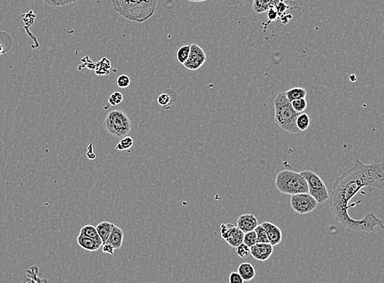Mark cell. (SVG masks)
Masks as SVG:
<instances>
[{
	"mask_svg": "<svg viewBox=\"0 0 384 283\" xmlns=\"http://www.w3.org/2000/svg\"><path fill=\"white\" fill-rule=\"evenodd\" d=\"M9 50H10V49H9V48L5 45V42L0 40V55L5 54V53H8Z\"/></svg>",
	"mask_w": 384,
	"mask_h": 283,
	"instance_id": "obj_35",
	"label": "cell"
},
{
	"mask_svg": "<svg viewBox=\"0 0 384 283\" xmlns=\"http://www.w3.org/2000/svg\"><path fill=\"white\" fill-rule=\"evenodd\" d=\"M384 188V165L382 160L365 165L357 160L350 169L336 179L330 198V210L337 222L350 230L372 233L375 227L383 229V222L373 213L360 220L350 217L348 209L354 207L350 201L361 189L367 188L371 192Z\"/></svg>",
	"mask_w": 384,
	"mask_h": 283,
	"instance_id": "obj_1",
	"label": "cell"
},
{
	"mask_svg": "<svg viewBox=\"0 0 384 283\" xmlns=\"http://www.w3.org/2000/svg\"><path fill=\"white\" fill-rule=\"evenodd\" d=\"M114 225L115 224H112V223L108 222V221H104V222L100 223V224H98L97 226L95 227L96 229H97L98 234H99L102 241H103V245L108 240L110 233L112 232V228H113Z\"/></svg>",
	"mask_w": 384,
	"mask_h": 283,
	"instance_id": "obj_17",
	"label": "cell"
},
{
	"mask_svg": "<svg viewBox=\"0 0 384 283\" xmlns=\"http://www.w3.org/2000/svg\"><path fill=\"white\" fill-rule=\"evenodd\" d=\"M206 60L207 55L204 50L196 44H192L190 45L189 56L183 65L188 70H197L203 66Z\"/></svg>",
	"mask_w": 384,
	"mask_h": 283,
	"instance_id": "obj_9",
	"label": "cell"
},
{
	"mask_svg": "<svg viewBox=\"0 0 384 283\" xmlns=\"http://www.w3.org/2000/svg\"><path fill=\"white\" fill-rule=\"evenodd\" d=\"M220 235L230 246L236 248L243 243L244 233L234 224H222L220 225Z\"/></svg>",
	"mask_w": 384,
	"mask_h": 283,
	"instance_id": "obj_8",
	"label": "cell"
},
{
	"mask_svg": "<svg viewBox=\"0 0 384 283\" xmlns=\"http://www.w3.org/2000/svg\"><path fill=\"white\" fill-rule=\"evenodd\" d=\"M274 246L270 243H255V245L250 247V255L255 260L259 261H266L272 256Z\"/></svg>",
	"mask_w": 384,
	"mask_h": 283,
	"instance_id": "obj_10",
	"label": "cell"
},
{
	"mask_svg": "<svg viewBox=\"0 0 384 283\" xmlns=\"http://www.w3.org/2000/svg\"><path fill=\"white\" fill-rule=\"evenodd\" d=\"M296 125L300 131H306L309 129L310 125V118L306 112H302L298 115V118L296 120Z\"/></svg>",
	"mask_w": 384,
	"mask_h": 283,
	"instance_id": "obj_19",
	"label": "cell"
},
{
	"mask_svg": "<svg viewBox=\"0 0 384 283\" xmlns=\"http://www.w3.org/2000/svg\"><path fill=\"white\" fill-rule=\"evenodd\" d=\"M77 243L80 247L86 250L88 252H96L103 245L102 241H96L94 239L89 238L80 234L77 237Z\"/></svg>",
	"mask_w": 384,
	"mask_h": 283,
	"instance_id": "obj_14",
	"label": "cell"
},
{
	"mask_svg": "<svg viewBox=\"0 0 384 283\" xmlns=\"http://www.w3.org/2000/svg\"><path fill=\"white\" fill-rule=\"evenodd\" d=\"M102 246H103V252L104 253L109 254L111 256L114 255L115 249L112 245H110L108 243H105Z\"/></svg>",
	"mask_w": 384,
	"mask_h": 283,
	"instance_id": "obj_34",
	"label": "cell"
},
{
	"mask_svg": "<svg viewBox=\"0 0 384 283\" xmlns=\"http://www.w3.org/2000/svg\"><path fill=\"white\" fill-rule=\"evenodd\" d=\"M291 106L297 113H302L307 108V101L306 98L294 100L291 101Z\"/></svg>",
	"mask_w": 384,
	"mask_h": 283,
	"instance_id": "obj_22",
	"label": "cell"
},
{
	"mask_svg": "<svg viewBox=\"0 0 384 283\" xmlns=\"http://www.w3.org/2000/svg\"><path fill=\"white\" fill-rule=\"evenodd\" d=\"M292 209L299 215L311 213L318 206V202L309 193L292 195L290 200Z\"/></svg>",
	"mask_w": 384,
	"mask_h": 283,
	"instance_id": "obj_7",
	"label": "cell"
},
{
	"mask_svg": "<svg viewBox=\"0 0 384 283\" xmlns=\"http://www.w3.org/2000/svg\"><path fill=\"white\" fill-rule=\"evenodd\" d=\"M123 240H124V232L121 228L114 225L106 243L112 245L115 250H118L122 246Z\"/></svg>",
	"mask_w": 384,
	"mask_h": 283,
	"instance_id": "obj_13",
	"label": "cell"
},
{
	"mask_svg": "<svg viewBox=\"0 0 384 283\" xmlns=\"http://www.w3.org/2000/svg\"><path fill=\"white\" fill-rule=\"evenodd\" d=\"M301 174L306 180L309 194L314 197L318 204L326 202L330 197V195L323 180L316 173L311 170H303L301 172Z\"/></svg>",
	"mask_w": 384,
	"mask_h": 283,
	"instance_id": "obj_6",
	"label": "cell"
},
{
	"mask_svg": "<svg viewBox=\"0 0 384 283\" xmlns=\"http://www.w3.org/2000/svg\"><path fill=\"white\" fill-rule=\"evenodd\" d=\"M104 124L106 130L111 135L120 139L128 135L132 130L131 119L123 111L110 112L107 115Z\"/></svg>",
	"mask_w": 384,
	"mask_h": 283,
	"instance_id": "obj_5",
	"label": "cell"
},
{
	"mask_svg": "<svg viewBox=\"0 0 384 283\" xmlns=\"http://www.w3.org/2000/svg\"><path fill=\"white\" fill-rule=\"evenodd\" d=\"M229 281H230V283H244L243 279L242 278L238 272H232L230 273Z\"/></svg>",
	"mask_w": 384,
	"mask_h": 283,
	"instance_id": "obj_31",
	"label": "cell"
},
{
	"mask_svg": "<svg viewBox=\"0 0 384 283\" xmlns=\"http://www.w3.org/2000/svg\"><path fill=\"white\" fill-rule=\"evenodd\" d=\"M266 232V235L268 237L269 243L272 246L279 245V243L282 241L283 234L282 231L279 227L270 222H263L261 224Z\"/></svg>",
	"mask_w": 384,
	"mask_h": 283,
	"instance_id": "obj_12",
	"label": "cell"
},
{
	"mask_svg": "<svg viewBox=\"0 0 384 283\" xmlns=\"http://www.w3.org/2000/svg\"><path fill=\"white\" fill-rule=\"evenodd\" d=\"M267 15H268V18L270 21H277L278 17H279V13H277V11L275 10L274 8L273 9H270L267 11Z\"/></svg>",
	"mask_w": 384,
	"mask_h": 283,
	"instance_id": "obj_33",
	"label": "cell"
},
{
	"mask_svg": "<svg viewBox=\"0 0 384 283\" xmlns=\"http://www.w3.org/2000/svg\"><path fill=\"white\" fill-rule=\"evenodd\" d=\"M123 98H124V97H123L122 93H120V92H114L111 94L109 98H108V103L111 106H116V105L121 103Z\"/></svg>",
	"mask_w": 384,
	"mask_h": 283,
	"instance_id": "obj_28",
	"label": "cell"
},
{
	"mask_svg": "<svg viewBox=\"0 0 384 283\" xmlns=\"http://www.w3.org/2000/svg\"><path fill=\"white\" fill-rule=\"evenodd\" d=\"M274 9L277 11V13H279V15H281L282 13H284L286 9H287V5L283 2V0H280L276 6L274 7Z\"/></svg>",
	"mask_w": 384,
	"mask_h": 283,
	"instance_id": "obj_32",
	"label": "cell"
},
{
	"mask_svg": "<svg viewBox=\"0 0 384 283\" xmlns=\"http://www.w3.org/2000/svg\"><path fill=\"white\" fill-rule=\"evenodd\" d=\"M112 7L124 18L143 23L154 15L158 0H111Z\"/></svg>",
	"mask_w": 384,
	"mask_h": 283,
	"instance_id": "obj_2",
	"label": "cell"
},
{
	"mask_svg": "<svg viewBox=\"0 0 384 283\" xmlns=\"http://www.w3.org/2000/svg\"><path fill=\"white\" fill-rule=\"evenodd\" d=\"M157 102L160 106L167 108L171 103V97L168 92H163L157 97Z\"/></svg>",
	"mask_w": 384,
	"mask_h": 283,
	"instance_id": "obj_27",
	"label": "cell"
},
{
	"mask_svg": "<svg viewBox=\"0 0 384 283\" xmlns=\"http://www.w3.org/2000/svg\"><path fill=\"white\" fill-rule=\"evenodd\" d=\"M243 243H244L245 245H247L248 247H251L252 245H255V243H258V239H257V235H255V232L251 231L248 233H244Z\"/></svg>",
	"mask_w": 384,
	"mask_h": 283,
	"instance_id": "obj_25",
	"label": "cell"
},
{
	"mask_svg": "<svg viewBox=\"0 0 384 283\" xmlns=\"http://www.w3.org/2000/svg\"><path fill=\"white\" fill-rule=\"evenodd\" d=\"M275 186L283 194L294 195L308 193V187L305 178L301 173L285 169L279 172L275 178Z\"/></svg>",
	"mask_w": 384,
	"mask_h": 283,
	"instance_id": "obj_4",
	"label": "cell"
},
{
	"mask_svg": "<svg viewBox=\"0 0 384 283\" xmlns=\"http://www.w3.org/2000/svg\"><path fill=\"white\" fill-rule=\"evenodd\" d=\"M236 253L240 258H246L247 256H250V247H248L247 245H245L244 243H242L237 246Z\"/></svg>",
	"mask_w": 384,
	"mask_h": 283,
	"instance_id": "obj_29",
	"label": "cell"
},
{
	"mask_svg": "<svg viewBox=\"0 0 384 283\" xmlns=\"http://www.w3.org/2000/svg\"><path fill=\"white\" fill-rule=\"evenodd\" d=\"M258 225V220L253 214H243L237 220V228L243 233L254 231Z\"/></svg>",
	"mask_w": 384,
	"mask_h": 283,
	"instance_id": "obj_11",
	"label": "cell"
},
{
	"mask_svg": "<svg viewBox=\"0 0 384 283\" xmlns=\"http://www.w3.org/2000/svg\"><path fill=\"white\" fill-rule=\"evenodd\" d=\"M205 1H207V0H197V3L205 2Z\"/></svg>",
	"mask_w": 384,
	"mask_h": 283,
	"instance_id": "obj_36",
	"label": "cell"
},
{
	"mask_svg": "<svg viewBox=\"0 0 384 283\" xmlns=\"http://www.w3.org/2000/svg\"><path fill=\"white\" fill-rule=\"evenodd\" d=\"M189 53L190 45L180 47V49H178L177 53H176V58H177L178 61L183 65L188 59Z\"/></svg>",
	"mask_w": 384,
	"mask_h": 283,
	"instance_id": "obj_21",
	"label": "cell"
},
{
	"mask_svg": "<svg viewBox=\"0 0 384 283\" xmlns=\"http://www.w3.org/2000/svg\"><path fill=\"white\" fill-rule=\"evenodd\" d=\"M117 86L120 87L121 89H126L131 85V79L127 75H120L117 77L116 80Z\"/></svg>",
	"mask_w": 384,
	"mask_h": 283,
	"instance_id": "obj_30",
	"label": "cell"
},
{
	"mask_svg": "<svg viewBox=\"0 0 384 283\" xmlns=\"http://www.w3.org/2000/svg\"><path fill=\"white\" fill-rule=\"evenodd\" d=\"M285 96L287 97V100L291 102L292 101L300 98H306L307 95V91L304 88L301 87H295L289 89L287 91L284 92Z\"/></svg>",
	"mask_w": 384,
	"mask_h": 283,
	"instance_id": "obj_18",
	"label": "cell"
},
{
	"mask_svg": "<svg viewBox=\"0 0 384 283\" xmlns=\"http://www.w3.org/2000/svg\"><path fill=\"white\" fill-rule=\"evenodd\" d=\"M237 272L239 273L244 281H251L255 276V268L250 263L246 262L240 264Z\"/></svg>",
	"mask_w": 384,
	"mask_h": 283,
	"instance_id": "obj_16",
	"label": "cell"
},
{
	"mask_svg": "<svg viewBox=\"0 0 384 283\" xmlns=\"http://www.w3.org/2000/svg\"><path fill=\"white\" fill-rule=\"evenodd\" d=\"M280 0H253L252 9L257 13H266L270 9L276 6Z\"/></svg>",
	"mask_w": 384,
	"mask_h": 283,
	"instance_id": "obj_15",
	"label": "cell"
},
{
	"mask_svg": "<svg viewBox=\"0 0 384 283\" xmlns=\"http://www.w3.org/2000/svg\"><path fill=\"white\" fill-rule=\"evenodd\" d=\"M47 5L51 7H62L77 2L79 0H43Z\"/></svg>",
	"mask_w": 384,
	"mask_h": 283,
	"instance_id": "obj_26",
	"label": "cell"
},
{
	"mask_svg": "<svg viewBox=\"0 0 384 283\" xmlns=\"http://www.w3.org/2000/svg\"><path fill=\"white\" fill-rule=\"evenodd\" d=\"M133 138L130 136H125V137L120 138V142L116 146V149L118 151L129 150L130 148L133 146Z\"/></svg>",
	"mask_w": 384,
	"mask_h": 283,
	"instance_id": "obj_23",
	"label": "cell"
},
{
	"mask_svg": "<svg viewBox=\"0 0 384 283\" xmlns=\"http://www.w3.org/2000/svg\"><path fill=\"white\" fill-rule=\"evenodd\" d=\"M274 121L281 129L290 133H300L296 125V120L299 113L293 109L291 102L285 96L284 92L277 94L274 100Z\"/></svg>",
	"mask_w": 384,
	"mask_h": 283,
	"instance_id": "obj_3",
	"label": "cell"
},
{
	"mask_svg": "<svg viewBox=\"0 0 384 283\" xmlns=\"http://www.w3.org/2000/svg\"><path fill=\"white\" fill-rule=\"evenodd\" d=\"M80 234L85 236L87 237H89V238L94 239L96 241H102L101 238H100V236L98 234L97 229L93 225H90V224H87V225L83 226L81 229H80Z\"/></svg>",
	"mask_w": 384,
	"mask_h": 283,
	"instance_id": "obj_20",
	"label": "cell"
},
{
	"mask_svg": "<svg viewBox=\"0 0 384 283\" xmlns=\"http://www.w3.org/2000/svg\"><path fill=\"white\" fill-rule=\"evenodd\" d=\"M254 232L257 235V239H258V242L259 243H269L268 237L266 235V230L265 228L258 224V227L254 229Z\"/></svg>",
	"mask_w": 384,
	"mask_h": 283,
	"instance_id": "obj_24",
	"label": "cell"
}]
</instances>
